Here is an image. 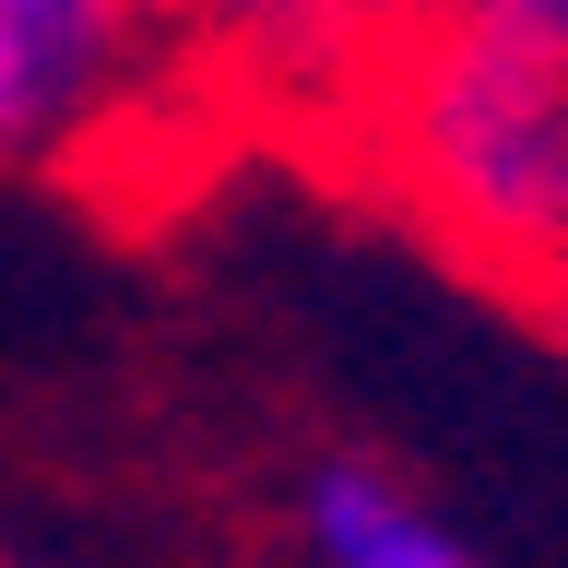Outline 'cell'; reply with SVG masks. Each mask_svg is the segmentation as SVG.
Masks as SVG:
<instances>
[{
  "label": "cell",
  "mask_w": 568,
  "mask_h": 568,
  "mask_svg": "<svg viewBox=\"0 0 568 568\" xmlns=\"http://www.w3.org/2000/svg\"><path fill=\"white\" fill-rule=\"evenodd\" d=\"M190 83L296 119V131H355L403 48V0H178Z\"/></svg>",
  "instance_id": "cell-3"
},
{
  "label": "cell",
  "mask_w": 568,
  "mask_h": 568,
  "mask_svg": "<svg viewBox=\"0 0 568 568\" xmlns=\"http://www.w3.org/2000/svg\"><path fill=\"white\" fill-rule=\"evenodd\" d=\"M0 568H36V557H24V545H12V532H0Z\"/></svg>",
  "instance_id": "cell-6"
},
{
  "label": "cell",
  "mask_w": 568,
  "mask_h": 568,
  "mask_svg": "<svg viewBox=\"0 0 568 568\" xmlns=\"http://www.w3.org/2000/svg\"><path fill=\"white\" fill-rule=\"evenodd\" d=\"M415 24L486 36V48H532V60H568V0H403Z\"/></svg>",
  "instance_id": "cell-5"
},
{
  "label": "cell",
  "mask_w": 568,
  "mask_h": 568,
  "mask_svg": "<svg viewBox=\"0 0 568 568\" xmlns=\"http://www.w3.org/2000/svg\"><path fill=\"white\" fill-rule=\"evenodd\" d=\"M355 142L450 261L568 308V60L403 12V48L355 106Z\"/></svg>",
  "instance_id": "cell-1"
},
{
  "label": "cell",
  "mask_w": 568,
  "mask_h": 568,
  "mask_svg": "<svg viewBox=\"0 0 568 568\" xmlns=\"http://www.w3.org/2000/svg\"><path fill=\"white\" fill-rule=\"evenodd\" d=\"M178 83V0H0V166L95 178Z\"/></svg>",
  "instance_id": "cell-2"
},
{
  "label": "cell",
  "mask_w": 568,
  "mask_h": 568,
  "mask_svg": "<svg viewBox=\"0 0 568 568\" xmlns=\"http://www.w3.org/2000/svg\"><path fill=\"white\" fill-rule=\"evenodd\" d=\"M296 545H308V568H509L497 545H474L415 474L355 462V450L296 474Z\"/></svg>",
  "instance_id": "cell-4"
}]
</instances>
